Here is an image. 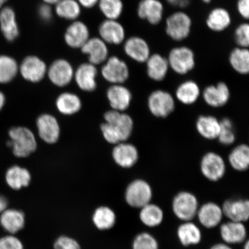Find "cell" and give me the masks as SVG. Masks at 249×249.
<instances>
[{"label": "cell", "instance_id": "6da1fadb", "mask_svg": "<svg viewBox=\"0 0 249 249\" xmlns=\"http://www.w3.org/2000/svg\"><path fill=\"white\" fill-rule=\"evenodd\" d=\"M105 123L101 125L104 138L111 144L124 142L131 135L133 121L129 115L114 110L105 114Z\"/></svg>", "mask_w": 249, "mask_h": 249}, {"label": "cell", "instance_id": "7a4b0ae2", "mask_svg": "<svg viewBox=\"0 0 249 249\" xmlns=\"http://www.w3.org/2000/svg\"><path fill=\"white\" fill-rule=\"evenodd\" d=\"M193 21L191 16L182 10L174 12L165 20V33L173 41L182 42L191 35Z\"/></svg>", "mask_w": 249, "mask_h": 249}, {"label": "cell", "instance_id": "3957f363", "mask_svg": "<svg viewBox=\"0 0 249 249\" xmlns=\"http://www.w3.org/2000/svg\"><path fill=\"white\" fill-rule=\"evenodd\" d=\"M11 140L7 142L14 154L18 158H26L36 151V141L34 133L25 127H15L9 130Z\"/></svg>", "mask_w": 249, "mask_h": 249}, {"label": "cell", "instance_id": "277c9868", "mask_svg": "<svg viewBox=\"0 0 249 249\" xmlns=\"http://www.w3.org/2000/svg\"><path fill=\"white\" fill-rule=\"evenodd\" d=\"M167 59L170 68L180 75L188 73L196 66L195 52L188 46L174 47L170 50Z\"/></svg>", "mask_w": 249, "mask_h": 249}, {"label": "cell", "instance_id": "5b68a950", "mask_svg": "<svg viewBox=\"0 0 249 249\" xmlns=\"http://www.w3.org/2000/svg\"><path fill=\"white\" fill-rule=\"evenodd\" d=\"M173 211L179 219L183 222L191 221L197 215L198 202L197 197L191 193L181 192L173 201Z\"/></svg>", "mask_w": 249, "mask_h": 249}, {"label": "cell", "instance_id": "8992f818", "mask_svg": "<svg viewBox=\"0 0 249 249\" xmlns=\"http://www.w3.org/2000/svg\"><path fill=\"white\" fill-rule=\"evenodd\" d=\"M152 190L150 185L143 179L133 180L127 187L125 200L130 207L142 208L150 203Z\"/></svg>", "mask_w": 249, "mask_h": 249}, {"label": "cell", "instance_id": "52a82bcc", "mask_svg": "<svg viewBox=\"0 0 249 249\" xmlns=\"http://www.w3.org/2000/svg\"><path fill=\"white\" fill-rule=\"evenodd\" d=\"M148 106L149 111L154 116L165 118L174 111L175 102L170 93L162 90H157L149 95Z\"/></svg>", "mask_w": 249, "mask_h": 249}, {"label": "cell", "instance_id": "ba28073f", "mask_svg": "<svg viewBox=\"0 0 249 249\" xmlns=\"http://www.w3.org/2000/svg\"><path fill=\"white\" fill-rule=\"evenodd\" d=\"M136 11L140 19L158 26L163 19L164 7L160 0H140Z\"/></svg>", "mask_w": 249, "mask_h": 249}, {"label": "cell", "instance_id": "9c48e42d", "mask_svg": "<svg viewBox=\"0 0 249 249\" xmlns=\"http://www.w3.org/2000/svg\"><path fill=\"white\" fill-rule=\"evenodd\" d=\"M103 76L108 82L121 85L129 76V68L125 62L116 56L109 58L102 69Z\"/></svg>", "mask_w": 249, "mask_h": 249}, {"label": "cell", "instance_id": "30bf717a", "mask_svg": "<svg viewBox=\"0 0 249 249\" xmlns=\"http://www.w3.org/2000/svg\"><path fill=\"white\" fill-rule=\"evenodd\" d=\"M200 167L202 174L211 181L216 182L222 179L226 173L225 161L214 152H209L204 156Z\"/></svg>", "mask_w": 249, "mask_h": 249}, {"label": "cell", "instance_id": "8fae6325", "mask_svg": "<svg viewBox=\"0 0 249 249\" xmlns=\"http://www.w3.org/2000/svg\"><path fill=\"white\" fill-rule=\"evenodd\" d=\"M124 43V53L132 60L139 63H145L152 54L147 40L142 36H130Z\"/></svg>", "mask_w": 249, "mask_h": 249}, {"label": "cell", "instance_id": "7c38bea8", "mask_svg": "<svg viewBox=\"0 0 249 249\" xmlns=\"http://www.w3.org/2000/svg\"><path fill=\"white\" fill-rule=\"evenodd\" d=\"M20 71L24 79L31 82H40L45 77L46 65L41 59L36 56H28L21 62Z\"/></svg>", "mask_w": 249, "mask_h": 249}, {"label": "cell", "instance_id": "4fadbf2b", "mask_svg": "<svg viewBox=\"0 0 249 249\" xmlns=\"http://www.w3.org/2000/svg\"><path fill=\"white\" fill-rule=\"evenodd\" d=\"M231 14L228 9L222 7L212 9L205 18V25L214 33H222L231 26Z\"/></svg>", "mask_w": 249, "mask_h": 249}, {"label": "cell", "instance_id": "5bb4252c", "mask_svg": "<svg viewBox=\"0 0 249 249\" xmlns=\"http://www.w3.org/2000/svg\"><path fill=\"white\" fill-rule=\"evenodd\" d=\"M99 33L105 43L120 45L125 40L124 28L117 20L107 19L101 24Z\"/></svg>", "mask_w": 249, "mask_h": 249}, {"label": "cell", "instance_id": "9a60e30c", "mask_svg": "<svg viewBox=\"0 0 249 249\" xmlns=\"http://www.w3.org/2000/svg\"><path fill=\"white\" fill-rule=\"evenodd\" d=\"M48 74L49 79L54 85L64 87L72 79L73 70L69 62L60 59L53 62L49 68Z\"/></svg>", "mask_w": 249, "mask_h": 249}, {"label": "cell", "instance_id": "2e32d148", "mask_svg": "<svg viewBox=\"0 0 249 249\" xmlns=\"http://www.w3.org/2000/svg\"><path fill=\"white\" fill-rule=\"evenodd\" d=\"M37 127L40 139L49 144L57 142L60 135V126L56 118L50 114H43L37 120Z\"/></svg>", "mask_w": 249, "mask_h": 249}, {"label": "cell", "instance_id": "e0dca14e", "mask_svg": "<svg viewBox=\"0 0 249 249\" xmlns=\"http://www.w3.org/2000/svg\"><path fill=\"white\" fill-rule=\"evenodd\" d=\"M199 222L207 229H213L219 225L224 216L222 208L214 202H207L198 210L197 215Z\"/></svg>", "mask_w": 249, "mask_h": 249}, {"label": "cell", "instance_id": "ac0fdd59", "mask_svg": "<svg viewBox=\"0 0 249 249\" xmlns=\"http://www.w3.org/2000/svg\"><path fill=\"white\" fill-rule=\"evenodd\" d=\"M222 208L223 215L228 218L230 221L244 223L247 222L249 219L248 200H228L224 202Z\"/></svg>", "mask_w": 249, "mask_h": 249}, {"label": "cell", "instance_id": "d6986e66", "mask_svg": "<svg viewBox=\"0 0 249 249\" xmlns=\"http://www.w3.org/2000/svg\"><path fill=\"white\" fill-rule=\"evenodd\" d=\"M113 158L118 166L130 168L139 160V152L135 146L122 142L116 144L113 151Z\"/></svg>", "mask_w": 249, "mask_h": 249}, {"label": "cell", "instance_id": "ffe728a7", "mask_svg": "<svg viewBox=\"0 0 249 249\" xmlns=\"http://www.w3.org/2000/svg\"><path fill=\"white\" fill-rule=\"evenodd\" d=\"M221 238L225 244H238L244 242L247 236V230L244 223L229 221L220 227Z\"/></svg>", "mask_w": 249, "mask_h": 249}, {"label": "cell", "instance_id": "44dd1931", "mask_svg": "<svg viewBox=\"0 0 249 249\" xmlns=\"http://www.w3.org/2000/svg\"><path fill=\"white\" fill-rule=\"evenodd\" d=\"M89 28L80 21H76L68 27L65 34L67 44L72 48H81L89 38Z\"/></svg>", "mask_w": 249, "mask_h": 249}, {"label": "cell", "instance_id": "7402d4cb", "mask_svg": "<svg viewBox=\"0 0 249 249\" xmlns=\"http://www.w3.org/2000/svg\"><path fill=\"white\" fill-rule=\"evenodd\" d=\"M230 97L229 87L220 82L216 86H210L204 89L203 98L205 102L211 107H219L225 105Z\"/></svg>", "mask_w": 249, "mask_h": 249}, {"label": "cell", "instance_id": "603a6c76", "mask_svg": "<svg viewBox=\"0 0 249 249\" xmlns=\"http://www.w3.org/2000/svg\"><path fill=\"white\" fill-rule=\"evenodd\" d=\"M145 64L148 77L156 82L164 79L170 69L167 57L157 53L151 54Z\"/></svg>", "mask_w": 249, "mask_h": 249}, {"label": "cell", "instance_id": "cb8c5ba5", "mask_svg": "<svg viewBox=\"0 0 249 249\" xmlns=\"http://www.w3.org/2000/svg\"><path fill=\"white\" fill-rule=\"evenodd\" d=\"M81 50L83 53L88 54L89 63L93 65L101 64L107 60L108 54L107 47L101 38L89 39Z\"/></svg>", "mask_w": 249, "mask_h": 249}, {"label": "cell", "instance_id": "d4e9b609", "mask_svg": "<svg viewBox=\"0 0 249 249\" xmlns=\"http://www.w3.org/2000/svg\"><path fill=\"white\" fill-rule=\"evenodd\" d=\"M109 103L113 110L123 111L129 107L132 94L129 90L121 85H114L107 92Z\"/></svg>", "mask_w": 249, "mask_h": 249}, {"label": "cell", "instance_id": "484cf974", "mask_svg": "<svg viewBox=\"0 0 249 249\" xmlns=\"http://www.w3.org/2000/svg\"><path fill=\"white\" fill-rule=\"evenodd\" d=\"M97 73L94 65L91 63L81 65L74 74L77 86L84 91H93L96 87L95 79Z\"/></svg>", "mask_w": 249, "mask_h": 249}, {"label": "cell", "instance_id": "4316f807", "mask_svg": "<svg viewBox=\"0 0 249 249\" xmlns=\"http://www.w3.org/2000/svg\"><path fill=\"white\" fill-rule=\"evenodd\" d=\"M25 216L23 212L15 209H7L0 214V225L5 231L15 234L24 226Z\"/></svg>", "mask_w": 249, "mask_h": 249}, {"label": "cell", "instance_id": "83f0119b", "mask_svg": "<svg viewBox=\"0 0 249 249\" xmlns=\"http://www.w3.org/2000/svg\"><path fill=\"white\" fill-rule=\"evenodd\" d=\"M0 26L5 38L9 41L18 38L19 30L15 12L11 8L5 7L0 12Z\"/></svg>", "mask_w": 249, "mask_h": 249}, {"label": "cell", "instance_id": "f1b7e54d", "mask_svg": "<svg viewBox=\"0 0 249 249\" xmlns=\"http://www.w3.org/2000/svg\"><path fill=\"white\" fill-rule=\"evenodd\" d=\"M177 236L180 242L185 247L198 245L202 239L200 229L191 221L185 222L178 227Z\"/></svg>", "mask_w": 249, "mask_h": 249}, {"label": "cell", "instance_id": "f546056e", "mask_svg": "<svg viewBox=\"0 0 249 249\" xmlns=\"http://www.w3.org/2000/svg\"><path fill=\"white\" fill-rule=\"evenodd\" d=\"M31 174L24 168L14 166L9 168L5 174V180L8 185L14 190H19L29 185Z\"/></svg>", "mask_w": 249, "mask_h": 249}, {"label": "cell", "instance_id": "4dcf8cb0", "mask_svg": "<svg viewBox=\"0 0 249 249\" xmlns=\"http://www.w3.org/2000/svg\"><path fill=\"white\" fill-rule=\"evenodd\" d=\"M229 61L236 72L247 74L249 72V51L248 48L236 46L230 52Z\"/></svg>", "mask_w": 249, "mask_h": 249}, {"label": "cell", "instance_id": "1f68e13d", "mask_svg": "<svg viewBox=\"0 0 249 249\" xmlns=\"http://www.w3.org/2000/svg\"><path fill=\"white\" fill-rule=\"evenodd\" d=\"M196 128L199 134L205 139H217L220 128V121L213 116H200L196 123Z\"/></svg>", "mask_w": 249, "mask_h": 249}, {"label": "cell", "instance_id": "d6a6232c", "mask_svg": "<svg viewBox=\"0 0 249 249\" xmlns=\"http://www.w3.org/2000/svg\"><path fill=\"white\" fill-rule=\"evenodd\" d=\"M139 217L143 225L148 227H155L162 223L164 213L160 207L150 202L141 208Z\"/></svg>", "mask_w": 249, "mask_h": 249}, {"label": "cell", "instance_id": "836d02e7", "mask_svg": "<svg viewBox=\"0 0 249 249\" xmlns=\"http://www.w3.org/2000/svg\"><path fill=\"white\" fill-rule=\"evenodd\" d=\"M200 94V87L194 81L188 80L180 84L176 91L177 98L185 105L197 101Z\"/></svg>", "mask_w": 249, "mask_h": 249}, {"label": "cell", "instance_id": "e575fe53", "mask_svg": "<svg viewBox=\"0 0 249 249\" xmlns=\"http://www.w3.org/2000/svg\"><path fill=\"white\" fill-rule=\"evenodd\" d=\"M56 106L59 111L65 115L77 113L82 107L80 99L72 93L65 92L58 96Z\"/></svg>", "mask_w": 249, "mask_h": 249}, {"label": "cell", "instance_id": "d590c367", "mask_svg": "<svg viewBox=\"0 0 249 249\" xmlns=\"http://www.w3.org/2000/svg\"><path fill=\"white\" fill-rule=\"evenodd\" d=\"M230 164L233 169L244 171L249 166V148L247 145L237 146L231 151L229 157Z\"/></svg>", "mask_w": 249, "mask_h": 249}, {"label": "cell", "instance_id": "8d00e7d4", "mask_svg": "<svg viewBox=\"0 0 249 249\" xmlns=\"http://www.w3.org/2000/svg\"><path fill=\"white\" fill-rule=\"evenodd\" d=\"M92 220L95 226L99 230H109L116 223V216L114 211L110 208L101 207L95 211Z\"/></svg>", "mask_w": 249, "mask_h": 249}, {"label": "cell", "instance_id": "74e56055", "mask_svg": "<svg viewBox=\"0 0 249 249\" xmlns=\"http://www.w3.org/2000/svg\"><path fill=\"white\" fill-rule=\"evenodd\" d=\"M55 12L65 19L75 20L80 15V6L76 0H60L56 4Z\"/></svg>", "mask_w": 249, "mask_h": 249}, {"label": "cell", "instance_id": "f35d334b", "mask_svg": "<svg viewBox=\"0 0 249 249\" xmlns=\"http://www.w3.org/2000/svg\"><path fill=\"white\" fill-rule=\"evenodd\" d=\"M18 71V65L13 58L7 55L0 56V83L11 82Z\"/></svg>", "mask_w": 249, "mask_h": 249}, {"label": "cell", "instance_id": "ab89813d", "mask_svg": "<svg viewBox=\"0 0 249 249\" xmlns=\"http://www.w3.org/2000/svg\"><path fill=\"white\" fill-rule=\"evenodd\" d=\"M100 10L107 19L117 20L124 11L122 0H99Z\"/></svg>", "mask_w": 249, "mask_h": 249}, {"label": "cell", "instance_id": "60d3db41", "mask_svg": "<svg viewBox=\"0 0 249 249\" xmlns=\"http://www.w3.org/2000/svg\"><path fill=\"white\" fill-rule=\"evenodd\" d=\"M220 128L217 139L222 144L229 145L235 142V135L233 131V124L228 118L220 121Z\"/></svg>", "mask_w": 249, "mask_h": 249}, {"label": "cell", "instance_id": "b9f144b4", "mask_svg": "<svg viewBox=\"0 0 249 249\" xmlns=\"http://www.w3.org/2000/svg\"><path fill=\"white\" fill-rule=\"evenodd\" d=\"M132 247L133 249H159V244L153 235L142 232L136 236Z\"/></svg>", "mask_w": 249, "mask_h": 249}, {"label": "cell", "instance_id": "7bdbcfd3", "mask_svg": "<svg viewBox=\"0 0 249 249\" xmlns=\"http://www.w3.org/2000/svg\"><path fill=\"white\" fill-rule=\"evenodd\" d=\"M233 40L236 46L248 48L249 46V24L248 22L239 24L233 31Z\"/></svg>", "mask_w": 249, "mask_h": 249}, {"label": "cell", "instance_id": "ee69618b", "mask_svg": "<svg viewBox=\"0 0 249 249\" xmlns=\"http://www.w3.org/2000/svg\"><path fill=\"white\" fill-rule=\"evenodd\" d=\"M0 249H23V245L19 239L9 235L0 238Z\"/></svg>", "mask_w": 249, "mask_h": 249}, {"label": "cell", "instance_id": "f6af8a7d", "mask_svg": "<svg viewBox=\"0 0 249 249\" xmlns=\"http://www.w3.org/2000/svg\"><path fill=\"white\" fill-rule=\"evenodd\" d=\"M54 249H81L80 245L74 239L68 236H62L54 243Z\"/></svg>", "mask_w": 249, "mask_h": 249}, {"label": "cell", "instance_id": "bcb514c9", "mask_svg": "<svg viewBox=\"0 0 249 249\" xmlns=\"http://www.w3.org/2000/svg\"><path fill=\"white\" fill-rule=\"evenodd\" d=\"M236 11L240 17L245 20L249 18V0H237L236 4Z\"/></svg>", "mask_w": 249, "mask_h": 249}, {"label": "cell", "instance_id": "7dc6e473", "mask_svg": "<svg viewBox=\"0 0 249 249\" xmlns=\"http://www.w3.org/2000/svg\"><path fill=\"white\" fill-rule=\"evenodd\" d=\"M38 14L41 19L45 22H49L52 20L53 11L51 5L45 4L39 6Z\"/></svg>", "mask_w": 249, "mask_h": 249}, {"label": "cell", "instance_id": "c3c4849f", "mask_svg": "<svg viewBox=\"0 0 249 249\" xmlns=\"http://www.w3.org/2000/svg\"><path fill=\"white\" fill-rule=\"evenodd\" d=\"M170 5L174 8L185 9L191 4V0H166Z\"/></svg>", "mask_w": 249, "mask_h": 249}, {"label": "cell", "instance_id": "681fc988", "mask_svg": "<svg viewBox=\"0 0 249 249\" xmlns=\"http://www.w3.org/2000/svg\"><path fill=\"white\" fill-rule=\"evenodd\" d=\"M99 0H77V2L80 5H82L84 7L90 8L97 4Z\"/></svg>", "mask_w": 249, "mask_h": 249}, {"label": "cell", "instance_id": "f907efd6", "mask_svg": "<svg viewBox=\"0 0 249 249\" xmlns=\"http://www.w3.org/2000/svg\"><path fill=\"white\" fill-rule=\"evenodd\" d=\"M8 202L4 196L0 195V214L8 208Z\"/></svg>", "mask_w": 249, "mask_h": 249}, {"label": "cell", "instance_id": "816d5d0a", "mask_svg": "<svg viewBox=\"0 0 249 249\" xmlns=\"http://www.w3.org/2000/svg\"><path fill=\"white\" fill-rule=\"evenodd\" d=\"M210 249H232L228 244H217L212 247Z\"/></svg>", "mask_w": 249, "mask_h": 249}, {"label": "cell", "instance_id": "f5cc1de1", "mask_svg": "<svg viewBox=\"0 0 249 249\" xmlns=\"http://www.w3.org/2000/svg\"><path fill=\"white\" fill-rule=\"evenodd\" d=\"M5 102V96L1 92H0V110H1L3 107H4Z\"/></svg>", "mask_w": 249, "mask_h": 249}, {"label": "cell", "instance_id": "db71d44e", "mask_svg": "<svg viewBox=\"0 0 249 249\" xmlns=\"http://www.w3.org/2000/svg\"><path fill=\"white\" fill-rule=\"evenodd\" d=\"M43 1H44L45 4L51 5L52 4H57L60 0H43Z\"/></svg>", "mask_w": 249, "mask_h": 249}, {"label": "cell", "instance_id": "11a10c76", "mask_svg": "<svg viewBox=\"0 0 249 249\" xmlns=\"http://www.w3.org/2000/svg\"><path fill=\"white\" fill-rule=\"evenodd\" d=\"M212 1H213V0H201V1L202 2H203L204 4H211Z\"/></svg>", "mask_w": 249, "mask_h": 249}, {"label": "cell", "instance_id": "9f6ffc18", "mask_svg": "<svg viewBox=\"0 0 249 249\" xmlns=\"http://www.w3.org/2000/svg\"><path fill=\"white\" fill-rule=\"evenodd\" d=\"M7 0H0V8L2 7V6L4 4V3L7 1Z\"/></svg>", "mask_w": 249, "mask_h": 249}, {"label": "cell", "instance_id": "6f0895ef", "mask_svg": "<svg viewBox=\"0 0 249 249\" xmlns=\"http://www.w3.org/2000/svg\"><path fill=\"white\" fill-rule=\"evenodd\" d=\"M244 249H249V243L248 241L245 243L244 246Z\"/></svg>", "mask_w": 249, "mask_h": 249}]
</instances>
